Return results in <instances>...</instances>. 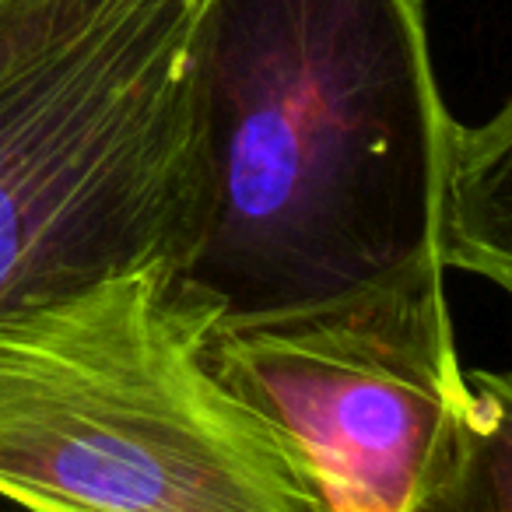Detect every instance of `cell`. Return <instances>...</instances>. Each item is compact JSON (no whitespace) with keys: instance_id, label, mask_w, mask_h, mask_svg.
Returning a JSON list of instances; mask_svg holds the SVG:
<instances>
[{"instance_id":"cell-8","label":"cell","mask_w":512,"mask_h":512,"mask_svg":"<svg viewBox=\"0 0 512 512\" xmlns=\"http://www.w3.org/2000/svg\"><path fill=\"white\" fill-rule=\"evenodd\" d=\"M0 512H32V509H22V505H15V502H4V498H0Z\"/></svg>"},{"instance_id":"cell-2","label":"cell","mask_w":512,"mask_h":512,"mask_svg":"<svg viewBox=\"0 0 512 512\" xmlns=\"http://www.w3.org/2000/svg\"><path fill=\"white\" fill-rule=\"evenodd\" d=\"M162 271L0 313V498L32 512H323Z\"/></svg>"},{"instance_id":"cell-4","label":"cell","mask_w":512,"mask_h":512,"mask_svg":"<svg viewBox=\"0 0 512 512\" xmlns=\"http://www.w3.org/2000/svg\"><path fill=\"white\" fill-rule=\"evenodd\" d=\"M285 439L323 512H407L467 404L446 288L204 341Z\"/></svg>"},{"instance_id":"cell-5","label":"cell","mask_w":512,"mask_h":512,"mask_svg":"<svg viewBox=\"0 0 512 512\" xmlns=\"http://www.w3.org/2000/svg\"><path fill=\"white\" fill-rule=\"evenodd\" d=\"M446 260L512 299V99L477 127H460Z\"/></svg>"},{"instance_id":"cell-1","label":"cell","mask_w":512,"mask_h":512,"mask_svg":"<svg viewBox=\"0 0 512 512\" xmlns=\"http://www.w3.org/2000/svg\"><path fill=\"white\" fill-rule=\"evenodd\" d=\"M197 204L165 299L200 337L446 288L460 123L425 0H204Z\"/></svg>"},{"instance_id":"cell-3","label":"cell","mask_w":512,"mask_h":512,"mask_svg":"<svg viewBox=\"0 0 512 512\" xmlns=\"http://www.w3.org/2000/svg\"><path fill=\"white\" fill-rule=\"evenodd\" d=\"M204 0H32L0 64V313L169 274L197 204Z\"/></svg>"},{"instance_id":"cell-7","label":"cell","mask_w":512,"mask_h":512,"mask_svg":"<svg viewBox=\"0 0 512 512\" xmlns=\"http://www.w3.org/2000/svg\"><path fill=\"white\" fill-rule=\"evenodd\" d=\"M32 0H0V64L8 60L11 46L22 36L25 15H29Z\"/></svg>"},{"instance_id":"cell-6","label":"cell","mask_w":512,"mask_h":512,"mask_svg":"<svg viewBox=\"0 0 512 512\" xmlns=\"http://www.w3.org/2000/svg\"><path fill=\"white\" fill-rule=\"evenodd\" d=\"M407 512H512V372H467V404Z\"/></svg>"}]
</instances>
